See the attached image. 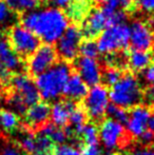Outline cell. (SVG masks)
I'll return each instance as SVG.
<instances>
[{
	"mask_svg": "<svg viewBox=\"0 0 154 155\" xmlns=\"http://www.w3.org/2000/svg\"><path fill=\"white\" fill-rule=\"evenodd\" d=\"M88 91V86L80 78V76L77 73H71L62 94L66 96L67 99H70L72 101H79L86 97Z\"/></svg>",
	"mask_w": 154,
	"mask_h": 155,
	"instance_id": "18",
	"label": "cell"
},
{
	"mask_svg": "<svg viewBox=\"0 0 154 155\" xmlns=\"http://www.w3.org/2000/svg\"><path fill=\"white\" fill-rule=\"evenodd\" d=\"M79 137H81L82 143L84 145H97L99 140V135L96 124L91 123L86 124L80 132Z\"/></svg>",
	"mask_w": 154,
	"mask_h": 155,
	"instance_id": "26",
	"label": "cell"
},
{
	"mask_svg": "<svg viewBox=\"0 0 154 155\" xmlns=\"http://www.w3.org/2000/svg\"><path fill=\"white\" fill-rule=\"evenodd\" d=\"M10 84L12 87V92L16 93L28 108L39 101L40 96L38 89L35 81H33V79L29 75L21 73L15 74L11 77Z\"/></svg>",
	"mask_w": 154,
	"mask_h": 155,
	"instance_id": "11",
	"label": "cell"
},
{
	"mask_svg": "<svg viewBox=\"0 0 154 155\" xmlns=\"http://www.w3.org/2000/svg\"><path fill=\"white\" fill-rule=\"evenodd\" d=\"M109 98L112 104L123 109L140 104L144 100V91L138 78L131 73L123 74L120 79L111 87Z\"/></svg>",
	"mask_w": 154,
	"mask_h": 155,
	"instance_id": "3",
	"label": "cell"
},
{
	"mask_svg": "<svg viewBox=\"0 0 154 155\" xmlns=\"http://www.w3.org/2000/svg\"><path fill=\"white\" fill-rule=\"evenodd\" d=\"M20 120L19 116L11 110H3L0 112V127L5 132L13 133L18 129Z\"/></svg>",
	"mask_w": 154,
	"mask_h": 155,
	"instance_id": "22",
	"label": "cell"
},
{
	"mask_svg": "<svg viewBox=\"0 0 154 155\" xmlns=\"http://www.w3.org/2000/svg\"><path fill=\"white\" fill-rule=\"evenodd\" d=\"M3 1L15 14L17 13L25 14L28 12H31L37 8L38 3L37 0H3Z\"/></svg>",
	"mask_w": 154,
	"mask_h": 155,
	"instance_id": "25",
	"label": "cell"
},
{
	"mask_svg": "<svg viewBox=\"0 0 154 155\" xmlns=\"http://www.w3.org/2000/svg\"><path fill=\"white\" fill-rule=\"evenodd\" d=\"M1 111H2V110H1V104H0V112H1Z\"/></svg>",
	"mask_w": 154,
	"mask_h": 155,
	"instance_id": "46",
	"label": "cell"
},
{
	"mask_svg": "<svg viewBox=\"0 0 154 155\" xmlns=\"http://www.w3.org/2000/svg\"><path fill=\"white\" fill-rule=\"evenodd\" d=\"M84 110L90 119L98 123L103 118L109 106V91L103 84H96L84 98Z\"/></svg>",
	"mask_w": 154,
	"mask_h": 155,
	"instance_id": "8",
	"label": "cell"
},
{
	"mask_svg": "<svg viewBox=\"0 0 154 155\" xmlns=\"http://www.w3.org/2000/svg\"><path fill=\"white\" fill-rule=\"evenodd\" d=\"M53 155H81V153L73 146L62 143V145L55 146L53 150Z\"/></svg>",
	"mask_w": 154,
	"mask_h": 155,
	"instance_id": "33",
	"label": "cell"
},
{
	"mask_svg": "<svg viewBox=\"0 0 154 155\" xmlns=\"http://www.w3.org/2000/svg\"><path fill=\"white\" fill-rule=\"evenodd\" d=\"M17 14L10 10L3 0H0V32L10 30L16 25Z\"/></svg>",
	"mask_w": 154,
	"mask_h": 155,
	"instance_id": "23",
	"label": "cell"
},
{
	"mask_svg": "<svg viewBox=\"0 0 154 155\" xmlns=\"http://www.w3.org/2000/svg\"><path fill=\"white\" fill-rule=\"evenodd\" d=\"M81 155H101V150L97 145H80Z\"/></svg>",
	"mask_w": 154,
	"mask_h": 155,
	"instance_id": "34",
	"label": "cell"
},
{
	"mask_svg": "<svg viewBox=\"0 0 154 155\" xmlns=\"http://www.w3.org/2000/svg\"><path fill=\"white\" fill-rule=\"evenodd\" d=\"M106 8H112V10H121L127 11L131 10V8L134 5V0H103Z\"/></svg>",
	"mask_w": 154,
	"mask_h": 155,
	"instance_id": "32",
	"label": "cell"
},
{
	"mask_svg": "<svg viewBox=\"0 0 154 155\" xmlns=\"http://www.w3.org/2000/svg\"><path fill=\"white\" fill-rule=\"evenodd\" d=\"M8 42L19 57H29L40 47V39L22 25H14L8 30Z\"/></svg>",
	"mask_w": 154,
	"mask_h": 155,
	"instance_id": "6",
	"label": "cell"
},
{
	"mask_svg": "<svg viewBox=\"0 0 154 155\" xmlns=\"http://www.w3.org/2000/svg\"><path fill=\"white\" fill-rule=\"evenodd\" d=\"M57 53L51 45H40L28 59V70L32 76L42 74L57 62Z\"/></svg>",
	"mask_w": 154,
	"mask_h": 155,
	"instance_id": "10",
	"label": "cell"
},
{
	"mask_svg": "<svg viewBox=\"0 0 154 155\" xmlns=\"http://www.w3.org/2000/svg\"><path fill=\"white\" fill-rule=\"evenodd\" d=\"M39 134H42L44 136L49 137L54 143L56 145H62L66 141L67 136L64 134L62 128H59L56 124L52 123L45 124L42 128L39 130Z\"/></svg>",
	"mask_w": 154,
	"mask_h": 155,
	"instance_id": "20",
	"label": "cell"
},
{
	"mask_svg": "<svg viewBox=\"0 0 154 155\" xmlns=\"http://www.w3.org/2000/svg\"><path fill=\"white\" fill-rule=\"evenodd\" d=\"M148 127L152 132H154V113L151 114L150 118H149V121H148Z\"/></svg>",
	"mask_w": 154,
	"mask_h": 155,
	"instance_id": "42",
	"label": "cell"
},
{
	"mask_svg": "<svg viewBox=\"0 0 154 155\" xmlns=\"http://www.w3.org/2000/svg\"><path fill=\"white\" fill-rule=\"evenodd\" d=\"M130 45L133 50L150 51L154 47V32L150 25L135 20L130 27Z\"/></svg>",
	"mask_w": 154,
	"mask_h": 155,
	"instance_id": "12",
	"label": "cell"
},
{
	"mask_svg": "<svg viewBox=\"0 0 154 155\" xmlns=\"http://www.w3.org/2000/svg\"><path fill=\"white\" fill-rule=\"evenodd\" d=\"M25 126L34 131L40 130L45 124L49 123L51 117V106L47 101H38L29 107L25 114Z\"/></svg>",
	"mask_w": 154,
	"mask_h": 155,
	"instance_id": "15",
	"label": "cell"
},
{
	"mask_svg": "<svg viewBox=\"0 0 154 155\" xmlns=\"http://www.w3.org/2000/svg\"><path fill=\"white\" fill-rule=\"evenodd\" d=\"M6 104L10 107L11 111L16 113L18 116L19 115H23L25 116V112L28 110V107L25 106V104L22 101V99L16 93L12 92L8 94V97H6Z\"/></svg>",
	"mask_w": 154,
	"mask_h": 155,
	"instance_id": "29",
	"label": "cell"
},
{
	"mask_svg": "<svg viewBox=\"0 0 154 155\" xmlns=\"http://www.w3.org/2000/svg\"><path fill=\"white\" fill-rule=\"evenodd\" d=\"M108 155H127L126 153H111V154H108Z\"/></svg>",
	"mask_w": 154,
	"mask_h": 155,
	"instance_id": "44",
	"label": "cell"
},
{
	"mask_svg": "<svg viewBox=\"0 0 154 155\" xmlns=\"http://www.w3.org/2000/svg\"><path fill=\"white\" fill-rule=\"evenodd\" d=\"M8 75H10V73L4 69L3 65H2L1 62H0V78H1L2 80H8Z\"/></svg>",
	"mask_w": 154,
	"mask_h": 155,
	"instance_id": "41",
	"label": "cell"
},
{
	"mask_svg": "<svg viewBox=\"0 0 154 155\" xmlns=\"http://www.w3.org/2000/svg\"><path fill=\"white\" fill-rule=\"evenodd\" d=\"M93 1H100V0H93Z\"/></svg>",
	"mask_w": 154,
	"mask_h": 155,
	"instance_id": "47",
	"label": "cell"
},
{
	"mask_svg": "<svg viewBox=\"0 0 154 155\" xmlns=\"http://www.w3.org/2000/svg\"><path fill=\"white\" fill-rule=\"evenodd\" d=\"M135 4L144 12H152L154 11V0H134Z\"/></svg>",
	"mask_w": 154,
	"mask_h": 155,
	"instance_id": "36",
	"label": "cell"
},
{
	"mask_svg": "<svg viewBox=\"0 0 154 155\" xmlns=\"http://www.w3.org/2000/svg\"><path fill=\"white\" fill-rule=\"evenodd\" d=\"M79 54L84 57L97 58V56L99 55V51L96 41L93 39H86L84 41H81L79 47Z\"/></svg>",
	"mask_w": 154,
	"mask_h": 155,
	"instance_id": "31",
	"label": "cell"
},
{
	"mask_svg": "<svg viewBox=\"0 0 154 155\" xmlns=\"http://www.w3.org/2000/svg\"><path fill=\"white\" fill-rule=\"evenodd\" d=\"M89 6L90 4L86 0H75V2L70 3L67 8H68L67 16L73 20H80L89 12Z\"/></svg>",
	"mask_w": 154,
	"mask_h": 155,
	"instance_id": "24",
	"label": "cell"
},
{
	"mask_svg": "<svg viewBox=\"0 0 154 155\" xmlns=\"http://www.w3.org/2000/svg\"><path fill=\"white\" fill-rule=\"evenodd\" d=\"M3 89H4V84H3V80L0 78V94L3 92Z\"/></svg>",
	"mask_w": 154,
	"mask_h": 155,
	"instance_id": "43",
	"label": "cell"
},
{
	"mask_svg": "<svg viewBox=\"0 0 154 155\" xmlns=\"http://www.w3.org/2000/svg\"><path fill=\"white\" fill-rule=\"evenodd\" d=\"M98 51L103 55H111L126 50L130 45V27L119 23L105 30L97 38Z\"/></svg>",
	"mask_w": 154,
	"mask_h": 155,
	"instance_id": "4",
	"label": "cell"
},
{
	"mask_svg": "<svg viewBox=\"0 0 154 155\" xmlns=\"http://www.w3.org/2000/svg\"><path fill=\"white\" fill-rule=\"evenodd\" d=\"M76 107L75 101H72L70 99H62L56 101L51 107V118L53 120V124L62 128L69 124L70 115Z\"/></svg>",
	"mask_w": 154,
	"mask_h": 155,
	"instance_id": "17",
	"label": "cell"
},
{
	"mask_svg": "<svg viewBox=\"0 0 154 155\" xmlns=\"http://www.w3.org/2000/svg\"><path fill=\"white\" fill-rule=\"evenodd\" d=\"M132 155H154V149H151L149 147H143L140 149L135 150Z\"/></svg>",
	"mask_w": 154,
	"mask_h": 155,
	"instance_id": "39",
	"label": "cell"
},
{
	"mask_svg": "<svg viewBox=\"0 0 154 155\" xmlns=\"http://www.w3.org/2000/svg\"><path fill=\"white\" fill-rule=\"evenodd\" d=\"M98 135L101 143L108 150L126 148L132 141V136L128 131H126L123 124L111 118L101 121L98 129Z\"/></svg>",
	"mask_w": 154,
	"mask_h": 155,
	"instance_id": "7",
	"label": "cell"
},
{
	"mask_svg": "<svg viewBox=\"0 0 154 155\" xmlns=\"http://www.w3.org/2000/svg\"><path fill=\"white\" fill-rule=\"evenodd\" d=\"M121 75V70L117 69L113 67H107L103 71V75H101V81H103V86L106 87H112L120 79Z\"/></svg>",
	"mask_w": 154,
	"mask_h": 155,
	"instance_id": "30",
	"label": "cell"
},
{
	"mask_svg": "<svg viewBox=\"0 0 154 155\" xmlns=\"http://www.w3.org/2000/svg\"><path fill=\"white\" fill-rule=\"evenodd\" d=\"M71 73V67L68 62L58 61L49 70L38 75L35 84L39 96L44 101L57 99L62 94Z\"/></svg>",
	"mask_w": 154,
	"mask_h": 155,
	"instance_id": "2",
	"label": "cell"
},
{
	"mask_svg": "<svg viewBox=\"0 0 154 155\" xmlns=\"http://www.w3.org/2000/svg\"><path fill=\"white\" fill-rule=\"evenodd\" d=\"M0 62L8 72H19L22 69L21 58L13 51L8 38L0 32Z\"/></svg>",
	"mask_w": 154,
	"mask_h": 155,
	"instance_id": "16",
	"label": "cell"
},
{
	"mask_svg": "<svg viewBox=\"0 0 154 155\" xmlns=\"http://www.w3.org/2000/svg\"><path fill=\"white\" fill-rule=\"evenodd\" d=\"M37 1H42L43 2V1H47V0H37Z\"/></svg>",
	"mask_w": 154,
	"mask_h": 155,
	"instance_id": "45",
	"label": "cell"
},
{
	"mask_svg": "<svg viewBox=\"0 0 154 155\" xmlns=\"http://www.w3.org/2000/svg\"><path fill=\"white\" fill-rule=\"evenodd\" d=\"M106 114L109 116V118L114 119V120H116L117 123L121 124H127L128 119H129V112L127 111V109L115 106L113 104H109Z\"/></svg>",
	"mask_w": 154,
	"mask_h": 155,
	"instance_id": "28",
	"label": "cell"
},
{
	"mask_svg": "<svg viewBox=\"0 0 154 155\" xmlns=\"http://www.w3.org/2000/svg\"><path fill=\"white\" fill-rule=\"evenodd\" d=\"M138 138H139V141L144 146H149L151 143H154V132H152L150 129H146L138 136Z\"/></svg>",
	"mask_w": 154,
	"mask_h": 155,
	"instance_id": "35",
	"label": "cell"
},
{
	"mask_svg": "<svg viewBox=\"0 0 154 155\" xmlns=\"http://www.w3.org/2000/svg\"><path fill=\"white\" fill-rule=\"evenodd\" d=\"M144 79L150 86H154V62L144 71Z\"/></svg>",
	"mask_w": 154,
	"mask_h": 155,
	"instance_id": "37",
	"label": "cell"
},
{
	"mask_svg": "<svg viewBox=\"0 0 154 155\" xmlns=\"http://www.w3.org/2000/svg\"><path fill=\"white\" fill-rule=\"evenodd\" d=\"M21 22L45 45L57 42L69 27L67 14L55 6L35 8L25 13L22 15Z\"/></svg>",
	"mask_w": 154,
	"mask_h": 155,
	"instance_id": "1",
	"label": "cell"
},
{
	"mask_svg": "<svg viewBox=\"0 0 154 155\" xmlns=\"http://www.w3.org/2000/svg\"><path fill=\"white\" fill-rule=\"evenodd\" d=\"M151 114L152 112L150 108L145 104H138L131 108L127 123V131L132 137H138L146 130Z\"/></svg>",
	"mask_w": 154,
	"mask_h": 155,
	"instance_id": "14",
	"label": "cell"
},
{
	"mask_svg": "<svg viewBox=\"0 0 154 155\" xmlns=\"http://www.w3.org/2000/svg\"><path fill=\"white\" fill-rule=\"evenodd\" d=\"M82 41L81 30L77 25H69L62 36L56 42V53L62 61H73L79 54V47Z\"/></svg>",
	"mask_w": 154,
	"mask_h": 155,
	"instance_id": "9",
	"label": "cell"
},
{
	"mask_svg": "<svg viewBox=\"0 0 154 155\" xmlns=\"http://www.w3.org/2000/svg\"><path fill=\"white\" fill-rule=\"evenodd\" d=\"M55 143L42 134L36 136V148L33 155H53Z\"/></svg>",
	"mask_w": 154,
	"mask_h": 155,
	"instance_id": "27",
	"label": "cell"
},
{
	"mask_svg": "<svg viewBox=\"0 0 154 155\" xmlns=\"http://www.w3.org/2000/svg\"><path fill=\"white\" fill-rule=\"evenodd\" d=\"M116 10L108 8L106 6L94 8L88 13L84 19L81 33L87 39L98 37L107 28L118 23L119 16Z\"/></svg>",
	"mask_w": 154,
	"mask_h": 155,
	"instance_id": "5",
	"label": "cell"
},
{
	"mask_svg": "<svg viewBox=\"0 0 154 155\" xmlns=\"http://www.w3.org/2000/svg\"><path fill=\"white\" fill-rule=\"evenodd\" d=\"M144 98L149 104H154V86H151L150 88L147 89V91L144 93Z\"/></svg>",
	"mask_w": 154,
	"mask_h": 155,
	"instance_id": "38",
	"label": "cell"
},
{
	"mask_svg": "<svg viewBox=\"0 0 154 155\" xmlns=\"http://www.w3.org/2000/svg\"><path fill=\"white\" fill-rule=\"evenodd\" d=\"M153 56L149 51L132 50L127 57V63L134 72H144L152 63Z\"/></svg>",
	"mask_w": 154,
	"mask_h": 155,
	"instance_id": "19",
	"label": "cell"
},
{
	"mask_svg": "<svg viewBox=\"0 0 154 155\" xmlns=\"http://www.w3.org/2000/svg\"><path fill=\"white\" fill-rule=\"evenodd\" d=\"M75 69L77 74L87 86L94 87L101 81L103 69L97 58H89L80 56L75 60Z\"/></svg>",
	"mask_w": 154,
	"mask_h": 155,
	"instance_id": "13",
	"label": "cell"
},
{
	"mask_svg": "<svg viewBox=\"0 0 154 155\" xmlns=\"http://www.w3.org/2000/svg\"><path fill=\"white\" fill-rule=\"evenodd\" d=\"M88 115H87L86 111L84 110V108L81 107H76L74 109L72 113L70 115V119H69V123L70 126L73 128L75 132V136L78 137L81 132L82 128L84 127V124H88Z\"/></svg>",
	"mask_w": 154,
	"mask_h": 155,
	"instance_id": "21",
	"label": "cell"
},
{
	"mask_svg": "<svg viewBox=\"0 0 154 155\" xmlns=\"http://www.w3.org/2000/svg\"><path fill=\"white\" fill-rule=\"evenodd\" d=\"M1 155H25L22 152H20V150L16 149V148L8 147L2 151Z\"/></svg>",
	"mask_w": 154,
	"mask_h": 155,
	"instance_id": "40",
	"label": "cell"
}]
</instances>
